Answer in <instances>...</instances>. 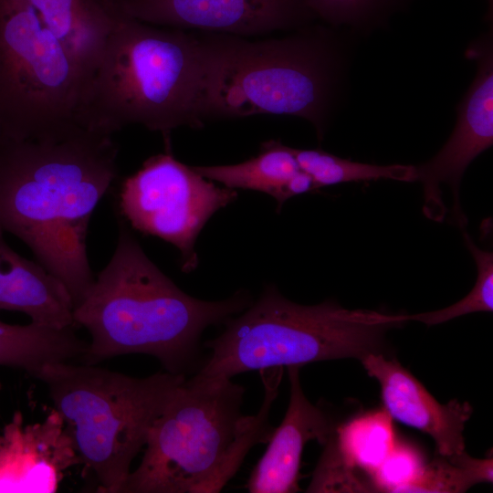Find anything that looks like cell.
Segmentation results:
<instances>
[{"label": "cell", "instance_id": "4fadbf2b", "mask_svg": "<svg viewBox=\"0 0 493 493\" xmlns=\"http://www.w3.org/2000/svg\"><path fill=\"white\" fill-rule=\"evenodd\" d=\"M368 375L377 380L383 409L394 419L433 438L436 454L450 456L465 451L464 430L473 408L456 399L442 404L394 359L380 352L360 360Z\"/></svg>", "mask_w": 493, "mask_h": 493}, {"label": "cell", "instance_id": "277c9868", "mask_svg": "<svg viewBox=\"0 0 493 493\" xmlns=\"http://www.w3.org/2000/svg\"><path fill=\"white\" fill-rule=\"evenodd\" d=\"M264 400L242 413L245 388L231 378H185L150 429L144 455L121 493H214L235 475L249 449L267 442L271 405L283 369L259 371Z\"/></svg>", "mask_w": 493, "mask_h": 493}, {"label": "cell", "instance_id": "7a4b0ae2", "mask_svg": "<svg viewBox=\"0 0 493 493\" xmlns=\"http://www.w3.org/2000/svg\"><path fill=\"white\" fill-rule=\"evenodd\" d=\"M248 306L249 299L240 292L219 301L184 292L146 256L119 216L113 255L74 308L75 325L91 338L81 361L95 365L120 355L147 354L165 372L186 376L197 359L203 331Z\"/></svg>", "mask_w": 493, "mask_h": 493}, {"label": "cell", "instance_id": "2e32d148", "mask_svg": "<svg viewBox=\"0 0 493 493\" xmlns=\"http://www.w3.org/2000/svg\"><path fill=\"white\" fill-rule=\"evenodd\" d=\"M193 168L226 187L267 194L277 201L278 212L289 198L317 190L311 177L300 169L292 148L275 140L262 143L258 154L243 163Z\"/></svg>", "mask_w": 493, "mask_h": 493}, {"label": "cell", "instance_id": "30bf717a", "mask_svg": "<svg viewBox=\"0 0 493 493\" xmlns=\"http://www.w3.org/2000/svg\"><path fill=\"white\" fill-rule=\"evenodd\" d=\"M477 62L476 78L457 109L455 129L441 150L428 162L415 166V181L424 192L423 213L428 219L443 222L447 208L443 200L442 184L452 192L451 222L460 229L467 219L460 204L462 176L480 153L493 144V49L491 38L474 42L466 53Z\"/></svg>", "mask_w": 493, "mask_h": 493}, {"label": "cell", "instance_id": "8992f818", "mask_svg": "<svg viewBox=\"0 0 493 493\" xmlns=\"http://www.w3.org/2000/svg\"><path fill=\"white\" fill-rule=\"evenodd\" d=\"M35 378L47 386L80 463L96 477L97 491L121 493L150 429L186 376L139 378L65 362L44 366Z\"/></svg>", "mask_w": 493, "mask_h": 493}, {"label": "cell", "instance_id": "cb8c5ba5", "mask_svg": "<svg viewBox=\"0 0 493 493\" xmlns=\"http://www.w3.org/2000/svg\"><path fill=\"white\" fill-rule=\"evenodd\" d=\"M388 0H305L310 12L333 25L357 24L374 15Z\"/></svg>", "mask_w": 493, "mask_h": 493}, {"label": "cell", "instance_id": "44dd1931", "mask_svg": "<svg viewBox=\"0 0 493 493\" xmlns=\"http://www.w3.org/2000/svg\"><path fill=\"white\" fill-rule=\"evenodd\" d=\"M492 457L473 458L465 451L450 456L436 454L409 492H465L479 483H492Z\"/></svg>", "mask_w": 493, "mask_h": 493}, {"label": "cell", "instance_id": "6da1fadb", "mask_svg": "<svg viewBox=\"0 0 493 493\" xmlns=\"http://www.w3.org/2000/svg\"><path fill=\"white\" fill-rule=\"evenodd\" d=\"M118 153L112 135L89 130L59 140L0 135V226L66 286L74 308L95 281L88 228L117 178Z\"/></svg>", "mask_w": 493, "mask_h": 493}, {"label": "cell", "instance_id": "d4e9b609", "mask_svg": "<svg viewBox=\"0 0 493 493\" xmlns=\"http://www.w3.org/2000/svg\"><path fill=\"white\" fill-rule=\"evenodd\" d=\"M1 389H2V383H1V382H0V392H1Z\"/></svg>", "mask_w": 493, "mask_h": 493}, {"label": "cell", "instance_id": "9c48e42d", "mask_svg": "<svg viewBox=\"0 0 493 493\" xmlns=\"http://www.w3.org/2000/svg\"><path fill=\"white\" fill-rule=\"evenodd\" d=\"M237 192L217 186L171 151L148 158L120 187V216L134 230L157 236L181 253V269L194 270L196 238L208 219L237 198Z\"/></svg>", "mask_w": 493, "mask_h": 493}, {"label": "cell", "instance_id": "ba28073f", "mask_svg": "<svg viewBox=\"0 0 493 493\" xmlns=\"http://www.w3.org/2000/svg\"><path fill=\"white\" fill-rule=\"evenodd\" d=\"M89 79L26 0H0V135L64 139L83 130Z\"/></svg>", "mask_w": 493, "mask_h": 493}, {"label": "cell", "instance_id": "ac0fdd59", "mask_svg": "<svg viewBox=\"0 0 493 493\" xmlns=\"http://www.w3.org/2000/svg\"><path fill=\"white\" fill-rule=\"evenodd\" d=\"M395 443L391 416L383 408L370 411L333 427L320 462L362 471L371 479Z\"/></svg>", "mask_w": 493, "mask_h": 493}, {"label": "cell", "instance_id": "7402d4cb", "mask_svg": "<svg viewBox=\"0 0 493 493\" xmlns=\"http://www.w3.org/2000/svg\"><path fill=\"white\" fill-rule=\"evenodd\" d=\"M461 230L465 244L477 266L475 285L467 296L453 305L434 311L405 314L407 321L414 320L432 326L467 314L493 310V254L479 248L466 229Z\"/></svg>", "mask_w": 493, "mask_h": 493}, {"label": "cell", "instance_id": "8fae6325", "mask_svg": "<svg viewBox=\"0 0 493 493\" xmlns=\"http://www.w3.org/2000/svg\"><path fill=\"white\" fill-rule=\"evenodd\" d=\"M111 13L150 25L213 34L258 36L307 17L305 0H102Z\"/></svg>", "mask_w": 493, "mask_h": 493}, {"label": "cell", "instance_id": "9a60e30c", "mask_svg": "<svg viewBox=\"0 0 493 493\" xmlns=\"http://www.w3.org/2000/svg\"><path fill=\"white\" fill-rule=\"evenodd\" d=\"M4 232L0 226V310L19 311L32 322L55 329L75 326L66 286L37 261L14 251Z\"/></svg>", "mask_w": 493, "mask_h": 493}, {"label": "cell", "instance_id": "5b68a950", "mask_svg": "<svg viewBox=\"0 0 493 493\" xmlns=\"http://www.w3.org/2000/svg\"><path fill=\"white\" fill-rule=\"evenodd\" d=\"M405 322V314L349 309L333 300L298 304L268 286L244 313L226 320L219 336L205 343L211 355L197 374L232 379L271 367L361 360L379 352L386 332Z\"/></svg>", "mask_w": 493, "mask_h": 493}, {"label": "cell", "instance_id": "52a82bcc", "mask_svg": "<svg viewBox=\"0 0 493 493\" xmlns=\"http://www.w3.org/2000/svg\"><path fill=\"white\" fill-rule=\"evenodd\" d=\"M209 37L206 119L297 116L309 121L322 138L336 69L327 41L307 36L254 41Z\"/></svg>", "mask_w": 493, "mask_h": 493}, {"label": "cell", "instance_id": "603a6c76", "mask_svg": "<svg viewBox=\"0 0 493 493\" xmlns=\"http://www.w3.org/2000/svg\"><path fill=\"white\" fill-rule=\"evenodd\" d=\"M425 462L413 446L395 443L387 457L371 477L372 489L388 492H409L421 477Z\"/></svg>", "mask_w": 493, "mask_h": 493}, {"label": "cell", "instance_id": "d6986e66", "mask_svg": "<svg viewBox=\"0 0 493 493\" xmlns=\"http://www.w3.org/2000/svg\"><path fill=\"white\" fill-rule=\"evenodd\" d=\"M88 343L70 328L55 329L35 322L8 324L0 320V366L21 369L36 376L46 365L82 359Z\"/></svg>", "mask_w": 493, "mask_h": 493}, {"label": "cell", "instance_id": "e0dca14e", "mask_svg": "<svg viewBox=\"0 0 493 493\" xmlns=\"http://www.w3.org/2000/svg\"><path fill=\"white\" fill-rule=\"evenodd\" d=\"M26 1L90 82L114 24L102 0Z\"/></svg>", "mask_w": 493, "mask_h": 493}, {"label": "cell", "instance_id": "5bb4252c", "mask_svg": "<svg viewBox=\"0 0 493 493\" xmlns=\"http://www.w3.org/2000/svg\"><path fill=\"white\" fill-rule=\"evenodd\" d=\"M299 366L287 367L289 403L281 424L271 432L263 456L253 468L246 488L250 493L299 491L301 456L306 444L316 440L324 446L333 425L327 414L306 397Z\"/></svg>", "mask_w": 493, "mask_h": 493}, {"label": "cell", "instance_id": "3957f363", "mask_svg": "<svg viewBox=\"0 0 493 493\" xmlns=\"http://www.w3.org/2000/svg\"><path fill=\"white\" fill-rule=\"evenodd\" d=\"M114 24L91 77L83 112L87 130L112 135L130 124L171 132L206 119L209 34L157 28L111 13Z\"/></svg>", "mask_w": 493, "mask_h": 493}, {"label": "cell", "instance_id": "ffe728a7", "mask_svg": "<svg viewBox=\"0 0 493 493\" xmlns=\"http://www.w3.org/2000/svg\"><path fill=\"white\" fill-rule=\"evenodd\" d=\"M292 150L300 169L311 177L316 189L351 182L380 179L414 182L416 179L414 165H375L352 162L320 149Z\"/></svg>", "mask_w": 493, "mask_h": 493}, {"label": "cell", "instance_id": "7c38bea8", "mask_svg": "<svg viewBox=\"0 0 493 493\" xmlns=\"http://www.w3.org/2000/svg\"><path fill=\"white\" fill-rule=\"evenodd\" d=\"M80 463L60 414L25 424L21 412L0 434V492H56L65 473Z\"/></svg>", "mask_w": 493, "mask_h": 493}]
</instances>
